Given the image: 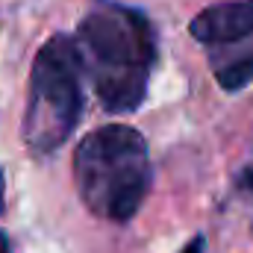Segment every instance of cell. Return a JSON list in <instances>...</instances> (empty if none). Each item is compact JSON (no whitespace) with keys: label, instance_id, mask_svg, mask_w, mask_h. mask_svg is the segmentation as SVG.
I'll return each instance as SVG.
<instances>
[{"label":"cell","instance_id":"6da1fadb","mask_svg":"<svg viewBox=\"0 0 253 253\" xmlns=\"http://www.w3.org/2000/svg\"><path fill=\"white\" fill-rule=\"evenodd\" d=\"M80 56L100 103L109 112H132L156 65V33L141 12L100 0L80 24Z\"/></svg>","mask_w":253,"mask_h":253},{"label":"cell","instance_id":"8992f818","mask_svg":"<svg viewBox=\"0 0 253 253\" xmlns=\"http://www.w3.org/2000/svg\"><path fill=\"white\" fill-rule=\"evenodd\" d=\"M203 248H206V242H203V236H197V239H191L180 253H203Z\"/></svg>","mask_w":253,"mask_h":253},{"label":"cell","instance_id":"5b68a950","mask_svg":"<svg viewBox=\"0 0 253 253\" xmlns=\"http://www.w3.org/2000/svg\"><path fill=\"white\" fill-rule=\"evenodd\" d=\"M218 83H221L227 91H239V88H245L248 83H253V53L245 56V59H239V62L227 65V68H221V71H218Z\"/></svg>","mask_w":253,"mask_h":253},{"label":"cell","instance_id":"ba28073f","mask_svg":"<svg viewBox=\"0 0 253 253\" xmlns=\"http://www.w3.org/2000/svg\"><path fill=\"white\" fill-rule=\"evenodd\" d=\"M0 253H9V248H6V239L0 236Z\"/></svg>","mask_w":253,"mask_h":253},{"label":"cell","instance_id":"277c9868","mask_svg":"<svg viewBox=\"0 0 253 253\" xmlns=\"http://www.w3.org/2000/svg\"><path fill=\"white\" fill-rule=\"evenodd\" d=\"M191 36L203 44H230L253 36V0H227L203 9L191 21Z\"/></svg>","mask_w":253,"mask_h":253},{"label":"cell","instance_id":"3957f363","mask_svg":"<svg viewBox=\"0 0 253 253\" xmlns=\"http://www.w3.org/2000/svg\"><path fill=\"white\" fill-rule=\"evenodd\" d=\"M83 56L68 36H53L36 56L24 115V141L30 153L50 156L71 138L80 121Z\"/></svg>","mask_w":253,"mask_h":253},{"label":"cell","instance_id":"7a4b0ae2","mask_svg":"<svg viewBox=\"0 0 253 253\" xmlns=\"http://www.w3.org/2000/svg\"><path fill=\"white\" fill-rule=\"evenodd\" d=\"M83 203L103 221H129L150 189V156L138 129L109 124L91 129L74 153Z\"/></svg>","mask_w":253,"mask_h":253},{"label":"cell","instance_id":"52a82bcc","mask_svg":"<svg viewBox=\"0 0 253 253\" xmlns=\"http://www.w3.org/2000/svg\"><path fill=\"white\" fill-rule=\"evenodd\" d=\"M242 186H245V189H248V191L253 194V171H248V174L242 177Z\"/></svg>","mask_w":253,"mask_h":253}]
</instances>
